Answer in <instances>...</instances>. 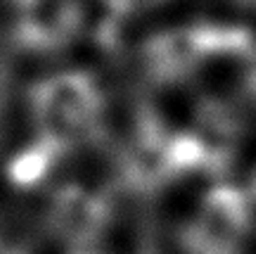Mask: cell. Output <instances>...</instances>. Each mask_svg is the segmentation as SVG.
Returning a JSON list of instances; mask_svg holds the SVG:
<instances>
[{
    "instance_id": "obj_1",
    "label": "cell",
    "mask_w": 256,
    "mask_h": 254,
    "mask_svg": "<svg viewBox=\"0 0 256 254\" xmlns=\"http://www.w3.org/2000/svg\"><path fill=\"white\" fill-rule=\"evenodd\" d=\"M0 254H19V252L8 242H0Z\"/></svg>"
}]
</instances>
